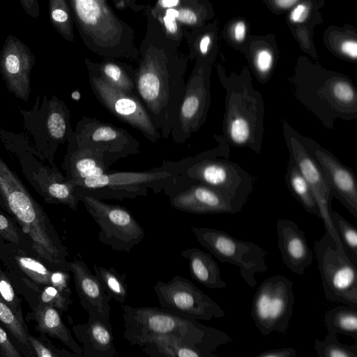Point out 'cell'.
<instances>
[{"label":"cell","instance_id":"1","mask_svg":"<svg viewBox=\"0 0 357 357\" xmlns=\"http://www.w3.org/2000/svg\"><path fill=\"white\" fill-rule=\"evenodd\" d=\"M122 310L123 337L132 345L149 335H174L202 349L211 357H219L215 350L232 341L222 331L179 317L162 307L124 305Z\"/></svg>","mask_w":357,"mask_h":357},{"label":"cell","instance_id":"2","mask_svg":"<svg viewBox=\"0 0 357 357\" xmlns=\"http://www.w3.org/2000/svg\"><path fill=\"white\" fill-rule=\"evenodd\" d=\"M225 90L222 136L230 146L248 148L261 153L264 132V102L261 93L255 89L250 77L220 74Z\"/></svg>","mask_w":357,"mask_h":357},{"label":"cell","instance_id":"3","mask_svg":"<svg viewBox=\"0 0 357 357\" xmlns=\"http://www.w3.org/2000/svg\"><path fill=\"white\" fill-rule=\"evenodd\" d=\"M295 98L321 123L333 130L337 119L357 118V89L348 77L326 72H299L292 82Z\"/></svg>","mask_w":357,"mask_h":357},{"label":"cell","instance_id":"4","mask_svg":"<svg viewBox=\"0 0 357 357\" xmlns=\"http://www.w3.org/2000/svg\"><path fill=\"white\" fill-rule=\"evenodd\" d=\"M218 145L213 149L178 161H168L174 172L188 181L219 190L246 203L253 189V177L240 165L229 160L230 145L220 135H214Z\"/></svg>","mask_w":357,"mask_h":357},{"label":"cell","instance_id":"5","mask_svg":"<svg viewBox=\"0 0 357 357\" xmlns=\"http://www.w3.org/2000/svg\"><path fill=\"white\" fill-rule=\"evenodd\" d=\"M40 94L29 110L19 109L22 117L24 133L21 134L33 153L41 161L54 165L60 144L68 142L75 135L70 124V112L56 96L47 98Z\"/></svg>","mask_w":357,"mask_h":357},{"label":"cell","instance_id":"6","mask_svg":"<svg viewBox=\"0 0 357 357\" xmlns=\"http://www.w3.org/2000/svg\"><path fill=\"white\" fill-rule=\"evenodd\" d=\"M0 140L16 159L26 179L48 204H62L73 211L79 201L75 185L54 165H44L30 149L21 134L0 128Z\"/></svg>","mask_w":357,"mask_h":357},{"label":"cell","instance_id":"7","mask_svg":"<svg viewBox=\"0 0 357 357\" xmlns=\"http://www.w3.org/2000/svg\"><path fill=\"white\" fill-rule=\"evenodd\" d=\"M177 174L163 160L160 167L144 172H118L109 170L99 176L75 182L76 190L94 198L122 200L147 196L151 189L157 194L169 188Z\"/></svg>","mask_w":357,"mask_h":357},{"label":"cell","instance_id":"8","mask_svg":"<svg viewBox=\"0 0 357 357\" xmlns=\"http://www.w3.org/2000/svg\"><path fill=\"white\" fill-rule=\"evenodd\" d=\"M313 248L326 299L357 307V264L327 231Z\"/></svg>","mask_w":357,"mask_h":357},{"label":"cell","instance_id":"9","mask_svg":"<svg viewBox=\"0 0 357 357\" xmlns=\"http://www.w3.org/2000/svg\"><path fill=\"white\" fill-rule=\"evenodd\" d=\"M190 231L219 261L238 266L241 276L249 287H255L257 283L255 273L268 270L265 257L268 252L259 245L217 229L192 227Z\"/></svg>","mask_w":357,"mask_h":357},{"label":"cell","instance_id":"10","mask_svg":"<svg viewBox=\"0 0 357 357\" xmlns=\"http://www.w3.org/2000/svg\"><path fill=\"white\" fill-rule=\"evenodd\" d=\"M294 301L293 283L282 275L270 276L259 285L252 302L251 317L262 335L273 331L286 333Z\"/></svg>","mask_w":357,"mask_h":357},{"label":"cell","instance_id":"11","mask_svg":"<svg viewBox=\"0 0 357 357\" xmlns=\"http://www.w3.org/2000/svg\"><path fill=\"white\" fill-rule=\"evenodd\" d=\"M77 192L79 201L100 227L98 238L102 243L114 250L129 252L144 239L143 227L126 208Z\"/></svg>","mask_w":357,"mask_h":357},{"label":"cell","instance_id":"12","mask_svg":"<svg viewBox=\"0 0 357 357\" xmlns=\"http://www.w3.org/2000/svg\"><path fill=\"white\" fill-rule=\"evenodd\" d=\"M153 289L160 307L179 317L209 321L225 314L215 301L182 276L175 275L167 282L158 281Z\"/></svg>","mask_w":357,"mask_h":357},{"label":"cell","instance_id":"13","mask_svg":"<svg viewBox=\"0 0 357 357\" xmlns=\"http://www.w3.org/2000/svg\"><path fill=\"white\" fill-rule=\"evenodd\" d=\"M282 132L289 155L294 159L315 198L326 231L339 247L343 248L331 219V204L333 196L324 172L301 142L300 133L285 119L282 121Z\"/></svg>","mask_w":357,"mask_h":357},{"label":"cell","instance_id":"14","mask_svg":"<svg viewBox=\"0 0 357 357\" xmlns=\"http://www.w3.org/2000/svg\"><path fill=\"white\" fill-rule=\"evenodd\" d=\"M89 82L97 100L119 121L138 130L151 143H157L160 140V132L136 95L114 88L91 73Z\"/></svg>","mask_w":357,"mask_h":357},{"label":"cell","instance_id":"15","mask_svg":"<svg viewBox=\"0 0 357 357\" xmlns=\"http://www.w3.org/2000/svg\"><path fill=\"white\" fill-rule=\"evenodd\" d=\"M163 192L169 197L174 208L193 214H235L245 204L219 190L190 182L178 174L172 185Z\"/></svg>","mask_w":357,"mask_h":357},{"label":"cell","instance_id":"16","mask_svg":"<svg viewBox=\"0 0 357 357\" xmlns=\"http://www.w3.org/2000/svg\"><path fill=\"white\" fill-rule=\"evenodd\" d=\"M76 143L101 153L112 164L139 152V142L126 130L84 116L74 130Z\"/></svg>","mask_w":357,"mask_h":357},{"label":"cell","instance_id":"17","mask_svg":"<svg viewBox=\"0 0 357 357\" xmlns=\"http://www.w3.org/2000/svg\"><path fill=\"white\" fill-rule=\"evenodd\" d=\"M209 73L199 68L185 84L171 137L176 144L185 143L205 123L211 105Z\"/></svg>","mask_w":357,"mask_h":357},{"label":"cell","instance_id":"18","mask_svg":"<svg viewBox=\"0 0 357 357\" xmlns=\"http://www.w3.org/2000/svg\"><path fill=\"white\" fill-rule=\"evenodd\" d=\"M300 139L324 172L333 196L357 219V181L353 170L314 139L301 134Z\"/></svg>","mask_w":357,"mask_h":357},{"label":"cell","instance_id":"19","mask_svg":"<svg viewBox=\"0 0 357 357\" xmlns=\"http://www.w3.org/2000/svg\"><path fill=\"white\" fill-rule=\"evenodd\" d=\"M276 230L278 246L284 264L294 273L303 275L314 257L305 233L294 221L282 218L278 220Z\"/></svg>","mask_w":357,"mask_h":357},{"label":"cell","instance_id":"20","mask_svg":"<svg viewBox=\"0 0 357 357\" xmlns=\"http://www.w3.org/2000/svg\"><path fill=\"white\" fill-rule=\"evenodd\" d=\"M70 271L74 275L75 286L80 303L89 314L98 316L109 321L110 296L105 291L100 282L82 260L70 262Z\"/></svg>","mask_w":357,"mask_h":357},{"label":"cell","instance_id":"21","mask_svg":"<svg viewBox=\"0 0 357 357\" xmlns=\"http://www.w3.org/2000/svg\"><path fill=\"white\" fill-rule=\"evenodd\" d=\"M67 143V151L61 165L67 180L74 183L85 178L99 176L109 171L112 163L101 153L78 146L75 135Z\"/></svg>","mask_w":357,"mask_h":357},{"label":"cell","instance_id":"22","mask_svg":"<svg viewBox=\"0 0 357 357\" xmlns=\"http://www.w3.org/2000/svg\"><path fill=\"white\" fill-rule=\"evenodd\" d=\"M82 344V357H116L112 325L100 317L89 314L87 323L73 327Z\"/></svg>","mask_w":357,"mask_h":357},{"label":"cell","instance_id":"23","mask_svg":"<svg viewBox=\"0 0 357 357\" xmlns=\"http://www.w3.org/2000/svg\"><path fill=\"white\" fill-rule=\"evenodd\" d=\"M77 15L82 24L103 43L114 40L116 21L104 0H74Z\"/></svg>","mask_w":357,"mask_h":357},{"label":"cell","instance_id":"24","mask_svg":"<svg viewBox=\"0 0 357 357\" xmlns=\"http://www.w3.org/2000/svg\"><path fill=\"white\" fill-rule=\"evenodd\" d=\"M134 345L151 357H211L202 349L174 335H149Z\"/></svg>","mask_w":357,"mask_h":357},{"label":"cell","instance_id":"25","mask_svg":"<svg viewBox=\"0 0 357 357\" xmlns=\"http://www.w3.org/2000/svg\"><path fill=\"white\" fill-rule=\"evenodd\" d=\"M181 255L188 260L191 277L201 284L211 289H223L227 283L220 276V271L212 256L199 248H187Z\"/></svg>","mask_w":357,"mask_h":357},{"label":"cell","instance_id":"26","mask_svg":"<svg viewBox=\"0 0 357 357\" xmlns=\"http://www.w3.org/2000/svg\"><path fill=\"white\" fill-rule=\"evenodd\" d=\"M37 330L57 338L68 346L79 357L82 356V349L73 339L69 329L61 320L60 314L52 306L40 303L35 309Z\"/></svg>","mask_w":357,"mask_h":357},{"label":"cell","instance_id":"27","mask_svg":"<svg viewBox=\"0 0 357 357\" xmlns=\"http://www.w3.org/2000/svg\"><path fill=\"white\" fill-rule=\"evenodd\" d=\"M285 182L291 193L307 213L320 217L319 210L312 192L291 155L287 166Z\"/></svg>","mask_w":357,"mask_h":357},{"label":"cell","instance_id":"28","mask_svg":"<svg viewBox=\"0 0 357 357\" xmlns=\"http://www.w3.org/2000/svg\"><path fill=\"white\" fill-rule=\"evenodd\" d=\"M324 321L328 332L348 335L357 341V307L337 306L325 313Z\"/></svg>","mask_w":357,"mask_h":357},{"label":"cell","instance_id":"29","mask_svg":"<svg viewBox=\"0 0 357 357\" xmlns=\"http://www.w3.org/2000/svg\"><path fill=\"white\" fill-rule=\"evenodd\" d=\"M90 73L99 76L114 88L137 96L135 75H130L118 64L107 62L97 68H90Z\"/></svg>","mask_w":357,"mask_h":357},{"label":"cell","instance_id":"30","mask_svg":"<svg viewBox=\"0 0 357 357\" xmlns=\"http://www.w3.org/2000/svg\"><path fill=\"white\" fill-rule=\"evenodd\" d=\"M94 274L112 298L123 304L128 296L126 273H119L114 267L93 264Z\"/></svg>","mask_w":357,"mask_h":357},{"label":"cell","instance_id":"31","mask_svg":"<svg viewBox=\"0 0 357 357\" xmlns=\"http://www.w3.org/2000/svg\"><path fill=\"white\" fill-rule=\"evenodd\" d=\"M331 219L344 252L357 264L356 227L333 209Z\"/></svg>","mask_w":357,"mask_h":357},{"label":"cell","instance_id":"32","mask_svg":"<svg viewBox=\"0 0 357 357\" xmlns=\"http://www.w3.org/2000/svg\"><path fill=\"white\" fill-rule=\"evenodd\" d=\"M314 349L319 357H357V344H342L334 333L328 332L322 340H315Z\"/></svg>","mask_w":357,"mask_h":357},{"label":"cell","instance_id":"33","mask_svg":"<svg viewBox=\"0 0 357 357\" xmlns=\"http://www.w3.org/2000/svg\"><path fill=\"white\" fill-rule=\"evenodd\" d=\"M0 321L22 344L29 347L28 334L22 322L8 305L0 297Z\"/></svg>","mask_w":357,"mask_h":357},{"label":"cell","instance_id":"34","mask_svg":"<svg viewBox=\"0 0 357 357\" xmlns=\"http://www.w3.org/2000/svg\"><path fill=\"white\" fill-rule=\"evenodd\" d=\"M16 261L21 269L35 282L50 284V271L38 260L26 256H17Z\"/></svg>","mask_w":357,"mask_h":357},{"label":"cell","instance_id":"35","mask_svg":"<svg viewBox=\"0 0 357 357\" xmlns=\"http://www.w3.org/2000/svg\"><path fill=\"white\" fill-rule=\"evenodd\" d=\"M70 293H62L55 287L47 285L40 294V303L54 307L59 311H66L71 300Z\"/></svg>","mask_w":357,"mask_h":357},{"label":"cell","instance_id":"36","mask_svg":"<svg viewBox=\"0 0 357 357\" xmlns=\"http://www.w3.org/2000/svg\"><path fill=\"white\" fill-rule=\"evenodd\" d=\"M0 297L8 305L23 323L19 301L8 278L0 271Z\"/></svg>","mask_w":357,"mask_h":357},{"label":"cell","instance_id":"37","mask_svg":"<svg viewBox=\"0 0 357 357\" xmlns=\"http://www.w3.org/2000/svg\"><path fill=\"white\" fill-rule=\"evenodd\" d=\"M29 345L38 357H59V356H78L75 353H70L65 350L51 349L43 344L38 339L28 335Z\"/></svg>","mask_w":357,"mask_h":357},{"label":"cell","instance_id":"38","mask_svg":"<svg viewBox=\"0 0 357 357\" xmlns=\"http://www.w3.org/2000/svg\"><path fill=\"white\" fill-rule=\"evenodd\" d=\"M0 236L13 243L20 241L19 234L13 224L4 215L0 213Z\"/></svg>","mask_w":357,"mask_h":357},{"label":"cell","instance_id":"39","mask_svg":"<svg viewBox=\"0 0 357 357\" xmlns=\"http://www.w3.org/2000/svg\"><path fill=\"white\" fill-rule=\"evenodd\" d=\"M70 275L68 271H52L50 275V284L62 293H71L68 287Z\"/></svg>","mask_w":357,"mask_h":357},{"label":"cell","instance_id":"40","mask_svg":"<svg viewBox=\"0 0 357 357\" xmlns=\"http://www.w3.org/2000/svg\"><path fill=\"white\" fill-rule=\"evenodd\" d=\"M0 356L3 357H20L21 355L9 340L6 333L0 326Z\"/></svg>","mask_w":357,"mask_h":357},{"label":"cell","instance_id":"41","mask_svg":"<svg viewBox=\"0 0 357 357\" xmlns=\"http://www.w3.org/2000/svg\"><path fill=\"white\" fill-rule=\"evenodd\" d=\"M297 354L294 348L285 347L266 350L258 354L256 357H295Z\"/></svg>","mask_w":357,"mask_h":357},{"label":"cell","instance_id":"42","mask_svg":"<svg viewBox=\"0 0 357 357\" xmlns=\"http://www.w3.org/2000/svg\"><path fill=\"white\" fill-rule=\"evenodd\" d=\"M308 8L305 4L297 5L291 12L289 19L293 22H303L307 17Z\"/></svg>","mask_w":357,"mask_h":357},{"label":"cell","instance_id":"43","mask_svg":"<svg viewBox=\"0 0 357 357\" xmlns=\"http://www.w3.org/2000/svg\"><path fill=\"white\" fill-rule=\"evenodd\" d=\"M340 50L343 54L355 60L357 56V43L355 40H345L342 43Z\"/></svg>","mask_w":357,"mask_h":357},{"label":"cell","instance_id":"44","mask_svg":"<svg viewBox=\"0 0 357 357\" xmlns=\"http://www.w3.org/2000/svg\"><path fill=\"white\" fill-rule=\"evenodd\" d=\"M176 20L185 24H192L197 22V17L191 10L181 9L178 10V16Z\"/></svg>","mask_w":357,"mask_h":357},{"label":"cell","instance_id":"45","mask_svg":"<svg viewBox=\"0 0 357 357\" xmlns=\"http://www.w3.org/2000/svg\"><path fill=\"white\" fill-rule=\"evenodd\" d=\"M246 32V26L243 22L239 21L238 22L234 28V36L236 41L241 42L242 41L245 36Z\"/></svg>","mask_w":357,"mask_h":357},{"label":"cell","instance_id":"46","mask_svg":"<svg viewBox=\"0 0 357 357\" xmlns=\"http://www.w3.org/2000/svg\"><path fill=\"white\" fill-rule=\"evenodd\" d=\"M163 22L167 31L169 33H176L178 30V26L176 20H172L165 16L163 17Z\"/></svg>","mask_w":357,"mask_h":357},{"label":"cell","instance_id":"47","mask_svg":"<svg viewBox=\"0 0 357 357\" xmlns=\"http://www.w3.org/2000/svg\"><path fill=\"white\" fill-rule=\"evenodd\" d=\"M52 17L53 20L58 22H65L68 20V14L61 9H56L52 11Z\"/></svg>","mask_w":357,"mask_h":357},{"label":"cell","instance_id":"48","mask_svg":"<svg viewBox=\"0 0 357 357\" xmlns=\"http://www.w3.org/2000/svg\"><path fill=\"white\" fill-rule=\"evenodd\" d=\"M211 43V38L208 35L202 37L199 43V50L202 54H206L208 50V46Z\"/></svg>","mask_w":357,"mask_h":357},{"label":"cell","instance_id":"49","mask_svg":"<svg viewBox=\"0 0 357 357\" xmlns=\"http://www.w3.org/2000/svg\"><path fill=\"white\" fill-rule=\"evenodd\" d=\"M298 0H275L277 6L282 8H288L297 2Z\"/></svg>","mask_w":357,"mask_h":357},{"label":"cell","instance_id":"50","mask_svg":"<svg viewBox=\"0 0 357 357\" xmlns=\"http://www.w3.org/2000/svg\"><path fill=\"white\" fill-rule=\"evenodd\" d=\"M179 0H160V5L166 8H172L176 6Z\"/></svg>","mask_w":357,"mask_h":357},{"label":"cell","instance_id":"51","mask_svg":"<svg viewBox=\"0 0 357 357\" xmlns=\"http://www.w3.org/2000/svg\"><path fill=\"white\" fill-rule=\"evenodd\" d=\"M165 16L172 20H176L178 16V10L172 8H169L166 10Z\"/></svg>","mask_w":357,"mask_h":357}]
</instances>
